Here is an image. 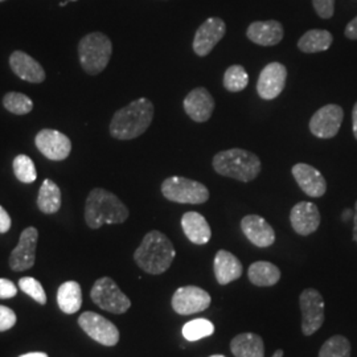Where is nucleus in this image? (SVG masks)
<instances>
[{
  "instance_id": "nucleus-17",
  "label": "nucleus",
  "mask_w": 357,
  "mask_h": 357,
  "mask_svg": "<svg viewBox=\"0 0 357 357\" xmlns=\"http://www.w3.org/2000/svg\"><path fill=\"white\" fill-rule=\"evenodd\" d=\"M291 227L299 236H310L317 231L320 225V212L314 203L301 202L295 204L290 212Z\"/></svg>"
},
{
  "instance_id": "nucleus-22",
  "label": "nucleus",
  "mask_w": 357,
  "mask_h": 357,
  "mask_svg": "<svg viewBox=\"0 0 357 357\" xmlns=\"http://www.w3.org/2000/svg\"><path fill=\"white\" fill-rule=\"evenodd\" d=\"M213 270H215L217 282L222 286H227L233 281H237L243 273L241 261L228 250L217 252L213 261Z\"/></svg>"
},
{
  "instance_id": "nucleus-11",
  "label": "nucleus",
  "mask_w": 357,
  "mask_h": 357,
  "mask_svg": "<svg viewBox=\"0 0 357 357\" xmlns=\"http://www.w3.org/2000/svg\"><path fill=\"white\" fill-rule=\"evenodd\" d=\"M344 112L339 105H326L311 116L310 131L321 139H330L337 135L343 123Z\"/></svg>"
},
{
  "instance_id": "nucleus-2",
  "label": "nucleus",
  "mask_w": 357,
  "mask_h": 357,
  "mask_svg": "<svg viewBox=\"0 0 357 357\" xmlns=\"http://www.w3.org/2000/svg\"><path fill=\"white\" fill-rule=\"evenodd\" d=\"M175 255V248L166 234L159 230H151L135 250L134 259L144 273L159 275L171 268Z\"/></svg>"
},
{
  "instance_id": "nucleus-15",
  "label": "nucleus",
  "mask_w": 357,
  "mask_h": 357,
  "mask_svg": "<svg viewBox=\"0 0 357 357\" xmlns=\"http://www.w3.org/2000/svg\"><path fill=\"white\" fill-rule=\"evenodd\" d=\"M38 238V229L33 227H29L22 231L19 243L10 255V268L13 271H24L35 265Z\"/></svg>"
},
{
  "instance_id": "nucleus-6",
  "label": "nucleus",
  "mask_w": 357,
  "mask_h": 357,
  "mask_svg": "<svg viewBox=\"0 0 357 357\" xmlns=\"http://www.w3.org/2000/svg\"><path fill=\"white\" fill-rule=\"evenodd\" d=\"M162 193L167 200L178 204H204L209 199V191L203 183L171 176L162 183Z\"/></svg>"
},
{
  "instance_id": "nucleus-30",
  "label": "nucleus",
  "mask_w": 357,
  "mask_h": 357,
  "mask_svg": "<svg viewBox=\"0 0 357 357\" xmlns=\"http://www.w3.org/2000/svg\"><path fill=\"white\" fill-rule=\"evenodd\" d=\"M351 351L349 340L342 335H335L321 345L318 357H351Z\"/></svg>"
},
{
  "instance_id": "nucleus-35",
  "label": "nucleus",
  "mask_w": 357,
  "mask_h": 357,
  "mask_svg": "<svg viewBox=\"0 0 357 357\" xmlns=\"http://www.w3.org/2000/svg\"><path fill=\"white\" fill-rule=\"evenodd\" d=\"M315 13L321 19H331L335 13V0H312Z\"/></svg>"
},
{
  "instance_id": "nucleus-19",
  "label": "nucleus",
  "mask_w": 357,
  "mask_h": 357,
  "mask_svg": "<svg viewBox=\"0 0 357 357\" xmlns=\"http://www.w3.org/2000/svg\"><path fill=\"white\" fill-rule=\"evenodd\" d=\"M245 237L257 248H268L275 241V231L264 217L248 215L241 220Z\"/></svg>"
},
{
  "instance_id": "nucleus-45",
  "label": "nucleus",
  "mask_w": 357,
  "mask_h": 357,
  "mask_svg": "<svg viewBox=\"0 0 357 357\" xmlns=\"http://www.w3.org/2000/svg\"><path fill=\"white\" fill-rule=\"evenodd\" d=\"M1 1H4V0H0V3H1Z\"/></svg>"
},
{
  "instance_id": "nucleus-21",
  "label": "nucleus",
  "mask_w": 357,
  "mask_h": 357,
  "mask_svg": "<svg viewBox=\"0 0 357 357\" xmlns=\"http://www.w3.org/2000/svg\"><path fill=\"white\" fill-rule=\"evenodd\" d=\"M283 35H284L283 26L277 20L255 22L246 31L248 38L261 47H274L280 44Z\"/></svg>"
},
{
  "instance_id": "nucleus-36",
  "label": "nucleus",
  "mask_w": 357,
  "mask_h": 357,
  "mask_svg": "<svg viewBox=\"0 0 357 357\" xmlns=\"http://www.w3.org/2000/svg\"><path fill=\"white\" fill-rule=\"evenodd\" d=\"M16 324V314L11 308L0 306V332L8 331Z\"/></svg>"
},
{
  "instance_id": "nucleus-28",
  "label": "nucleus",
  "mask_w": 357,
  "mask_h": 357,
  "mask_svg": "<svg viewBox=\"0 0 357 357\" xmlns=\"http://www.w3.org/2000/svg\"><path fill=\"white\" fill-rule=\"evenodd\" d=\"M333 36L326 29H310L299 38L298 48L303 53H318L330 50Z\"/></svg>"
},
{
  "instance_id": "nucleus-38",
  "label": "nucleus",
  "mask_w": 357,
  "mask_h": 357,
  "mask_svg": "<svg viewBox=\"0 0 357 357\" xmlns=\"http://www.w3.org/2000/svg\"><path fill=\"white\" fill-rule=\"evenodd\" d=\"M13 221L11 217L7 213V211L0 205V234L7 233L8 230L11 229Z\"/></svg>"
},
{
  "instance_id": "nucleus-20",
  "label": "nucleus",
  "mask_w": 357,
  "mask_h": 357,
  "mask_svg": "<svg viewBox=\"0 0 357 357\" xmlns=\"http://www.w3.org/2000/svg\"><path fill=\"white\" fill-rule=\"evenodd\" d=\"M10 66L20 79L31 84H41L45 79V70L26 52L15 51L10 56Z\"/></svg>"
},
{
  "instance_id": "nucleus-42",
  "label": "nucleus",
  "mask_w": 357,
  "mask_h": 357,
  "mask_svg": "<svg viewBox=\"0 0 357 357\" xmlns=\"http://www.w3.org/2000/svg\"><path fill=\"white\" fill-rule=\"evenodd\" d=\"M19 357H48V355L44 352H29V354Z\"/></svg>"
},
{
  "instance_id": "nucleus-4",
  "label": "nucleus",
  "mask_w": 357,
  "mask_h": 357,
  "mask_svg": "<svg viewBox=\"0 0 357 357\" xmlns=\"http://www.w3.org/2000/svg\"><path fill=\"white\" fill-rule=\"evenodd\" d=\"M218 175L243 183L255 180L261 172V160L255 153L243 149H231L216 153L212 160Z\"/></svg>"
},
{
  "instance_id": "nucleus-41",
  "label": "nucleus",
  "mask_w": 357,
  "mask_h": 357,
  "mask_svg": "<svg viewBox=\"0 0 357 357\" xmlns=\"http://www.w3.org/2000/svg\"><path fill=\"white\" fill-rule=\"evenodd\" d=\"M354 240L357 243V202L355 205V215H354Z\"/></svg>"
},
{
  "instance_id": "nucleus-18",
  "label": "nucleus",
  "mask_w": 357,
  "mask_h": 357,
  "mask_svg": "<svg viewBox=\"0 0 357 357\" xmlns=\"http://www.w3.org/2000/svg\"><path fill=\"white\" fill-rule=\"evenodd\" d=\"M291 172L295 181L307 196L321 197L327 191V181L315 167L307 163H296Z\"/></svg>"
},
{
  "instance_id": "nucleus-23",
  "label": "nucleus",
  "mask_w": 357,
  "mask_h": 357,
  "mask_svg": "<svg viewBox=\"0 0 357 357\" xmlns=\"http://www.w3.org/2000/svg\"><path fill=\"white\" fill-rule=\"evenodd\" d=\"M181 228L195 245H205L212 237V230L205 217L197 212H187L181 217Z\"/></svg>"
},
{
  "instance_id": "nucleus-32",
  "label": "nucleus",
  "mask_w": 357,
  "mask_h": 357,
  "mask_svg": "<svg viewBox=\"0 0 357 357\" xmlns=\"http://www.w3.org/2000/svg\"><path fill=\"white\" fill-rule=\"evenodd\" d=\"M222 82H224V88L228 91L238 93L248 86L249 76L241 65H231L227 69Z\"/></svg>"
},
{
  "instance_id": "nucleus-14",
  "label": "nucleus",
  "mask_w": 357,
  "mask_h": 357,
  "mask_svg": "<svg viewBox=\"0 0 357 357\" xmlns=\"http://www.w3.org/2000/svg\"><path fill=\"white\" fill-rule=\"evenodd\" d=\"M227 26L225 22L220 17H209L206 19L195 33L193 38V51L200 56L205 57L218 44V41L225 36Z\"/></svg>"
},
{
  "instance_id": "nucleus-24",
  "label": "nucleus",
  "mask_w": 357,
  "mask_h": 357,
  "mask_svg": "<svg viewBox=\"0 0 357 357\" xmlns=\"http://www.w3.org/2000/svg\"><path fill=\"white\" fill-rule=\"evenodd\" d=\"M230 351L234 357H265V343L259 335L245 332L233 337Z\"/></svg>"
},
{
  "instance_id": "nucleus-13",
  "label": "nucleus",
  "mask_w": 357,
  "mask_h": 357,
  "mask_svg": "<svg viewBox=\"0 0 357 357\" xmlns=\"http://www.w3.org/2000/svg\"><path fill=\"white\" fill-rule=\"evenodd\" d=\"M287 81V69L281 63H270L266 65L257 82L258 96L265 100L271 101L281 94Z\"/></svg>"
},
{
  "instance_id": "nucleus-3",
  "label": "nucleus",
  "mask_w": 357,
  "mask_h": 357,
  "mask_svg": "<svg viewBox=\"0 0 357 357\" xmlns=\"http://www.w3.org/2000/svg\"><path fill=\"white\" fill-rule=\"evenodd\" d=\"M128 215V208L121 199L103 188H94L86 199L85 221L90 229H100L105 224H122Z\"/></svg>"
},
{
  "instance_id": "nucleus-12",
  "label": "nucleus",
  "mask_w": 357,
  "mask_h": 357,
  "mask_svg": "<svg viewBox=\"0 0 357 357\" xmlns=\"http://www.w3.org/2000/svg\"><path fill=\"white\" fill-rule=\"evenodd\" d=\"M35 144L40 153L53 162L64 160L72 151L70 139L63 132L52 128H44L38 132Z\"/></svg>"
},
{
  "instance_id": "nucleus-37",
  "label": "nucleus",
  "mask_w": 357,
  "mask_h": 357,
  "mask_svg": "<svg viewBox=\"0 0 357 357\" xmlns=\"http://www.w3.org/2000/svg\"><path fill=\"white\" fill-rule=\"evenodd\" d=\"M17 294V287L10 280L0 278V299H10Z\"/></svg>"
},
{
  "instance_id": "nucleus-8",
  "label": "nucleus",
  "mask_w": 357,
  "mask_h": 357,
  "mask_svg": "<svg viewBox=\"0 0 357 357\" xmlns=\"http://www.w3.org/2000/svg\"><path fill=\"white\" fill-rule=\"evenodd\" d=\"M299 307L302 311V332L311 336L324 323V299L315 289H306L299 296Z\"/></svg>"
},
{
  "instance_id": "nucleus-43",
  "label": "nucleus",
  "mask_w": 357,
  "mask_h": 357,
  "mask_svg": "<svg viewBox=\"0 0 357 357\" xmlns=\"http://www.w3.org/2000/svg\"><path fill=\"white\" fill-rule=\"evenodd\" d=\"M283 355H284V352H283V349H278L274 355H273V357H283Z\"/></svg>"
},
{
  "instance_id": "nucleus-40",
  "label": "nucleus",
  "mask_w": 357,
  "mask_h": 357,
  "mask_svg": "<svg viewBox=\"0 0 357 357\" xmlns=\"http://www.w3.org/2000/svg\"><path fill=\"white\" fill-rule=\"evenodd\" d=\"M352 128H354V135L357 139V102L354 106V112H352Z\"/></svg>"
},
{
  "instance_id": "nucleus-9",
  "label": "nucleus",
  "mask_w": 357,
  "mask_h": 357,
  "mask_svg": "<svg viewBox=\"0 0 357 357\" xmlns=\"http://www.w3.org/2000/svg\"><path fill=\"white\" fill-rule=\"evenodd\" d=\"M211 295L197 286L178 287L171 301L174 311L183 317L203 312L211 306Z\"/></svg>"
},
{
  "instance_id": "nucleus-10",
  "label": "nucleus",
  "mask_w": 357,
  "mask_h": 357,
  "mask_svg": "<svg viewBox=\"0 0 357 357\" xmlns=\"http://www.w3.org/2000/svg\"><path fill=\"white\" fill-rule=\"evenodd\" d=\"M78 326L93 340L105 347H114L119 342V331L116 326L97 312H84L78 318Z\"/></svg>"
},
{
  "instance_id": "nucleus-33",
  "label": "nucleus",
  "mask_w": 357,
  "mask_h": 357,
  "mask_svg": "<svg viewBox=\"0 0 357 357\" xmlns=\"http://www.w3.org/2000/svg\"><path fill=\"white\" fill-rule=\"evenodd\" d=\"M13 174L16 178L24 184H31L38 178V171L33 160L26 155H17L13 159Z\"/></svg>"
},
{
  "instance_id": "nucleus-25",
  "label": "nucleus",
  "mask_w": 357,
  "mask_h": 357,
  "mask_svg": "<svg viewBox=\"0 0 357 357\" xmlns=\"http://www.w3.org/2000/svg\"><path fill=\"white\" fill-rule=\"evenodd\" d=\"M248 278L258 287H271L281 280V270L268 261H257L249 266Z\"/></svg>"
},
{
  "instance_id": "nucleus-27",
  "label": "nucleus",
  "mask_w": 357,
  "mask_h": 357,
  "mask_svg": "<svg viewBox=\"0 0 357 357\" xmlns=\"http://www.w3.org/2000/svg\"><path fill=\"white\" fill-rule=\"evenodd\" d=\"M38 206L45 215L57 213L61 208V191L51 178H45L38 190Z\"/></svg>"
},
{
  "instance_id": "nucleus-16",
  "label": "nucleus",
  "mask_w": 357,
  "mask_h": 357,
  "mask_svg": "<svg viewBox=\"0 0 357 357\" xmlns=\"http://www.w3.org/2000/svg\"><path fill=\"white\" fill-rule=\"evenodd\" d=\"M183 106L192 121L203 123L213 114L215 100L205 88H196L187 94Z\"/></svg>"
},
{
  "instance_id": "nucleus-29",
  "label": "nucleus",
  "mask_w": 357,
  "mask_h": 357,
  "mask_svg": "<svg viewBox=\"0 0 357 357\" xmlns=\"http://www.w3.org/2000/svg\"><path fill=\"white\" fill-rule=\"evenodd\" d=\"M3 106L11 114L26 115L32 112L33 102L28 96L23 93L10 91L3 97Z\"/></svg>"
},
{
  "instance_id": "nucleus-31",
  "label": "nucleus",
  "mask_w": 357,
  "mask_h": 357,
  "mask_svg": "<svg viewBox=\"0 0 357 357\" xmlns=\"http://www.w3.org/2000/svg\"><path fill=\"white\" fill-rule=\"evenodd\" d=\"M183 336L188 342H197L215 333V326L211 320L195 319L188 321L183 327Z\"/></svg>"
},
{
  "instance_id": "nucleus-39",
  "label": "nucleus",
  "mask_w": 357,
  "mask_h": 357,
  "mask_svg": "<svg viewBox=\"0 0 357 357\" xmlns=\"http://www.w3.org/2000/svg\"><path fill=\"white\" fill-rule=\"evenodd\" d=\"M344 35L345 38L357 40V16L345 26Z\"/></svg>"
},
{
  "instance_id": "nucleus-5",
  "label": "nucleus",
  "mask_w": 357,
  "mask_h": 357,
  "mask_svg": "<svg viewBox=\"0 0 357 357\" xmlns=\"http://www.w3.org/2000/svg\"><path fill=\"white\" fill-rule=\"evenodd\" d=\"M112 40L101 32H93L79 40V64L90 76H97L106 69L112 59Z\"/></svg>"
},
{
  "instance_id": "nucleus-1",
  "label": "nucleus",
  "mask_w": 357,
  "mask_h": 357,
  "mask_svg": "<svg viewBox=\"0 0 357 357\" xmlns=\"http://www.w3.org/2000/svg\"><path fill=\"white\" fill-rule=\"evenodd\" d=\"M153 105L147 98L135 100L119 109L110 122V135L119 141H130L141 137L151 126Z\"/></svg>"
},
{
  "instance_id": "nucleus-34",
  "label": "nucleus",
  "mask_w": 357,
  "mask_h": 357,
  "mask_svg": "<svg viewBox=\"0 0 357 357\" xmlns=\"http://www.w3.org/2000/svg\"><path fill=\"white\" fill-rule=\"evenodd\" d=\"M19 287L23 293L29 295L33 301H36L40 305L47 303V294L38 280H35L32 277H24L19 281Z\"/></svg>"
},
{
  "instance_id": "nucleus-46",
  "label": "nucleus",
  "mask_w": 357,
  "mask_h": 357,
  "mask_svg": "<svg viewBox=\"0 0 357 357\" xmlns=\"http://www.w3.org/2000/svg\"><path fill=\"white\" fill-rule=\"evenodd\" d=\"M72 1H76V0H72Z\"/></svg>"
},
{
  "instance_id": "nucleus-7",
  "label": "nucleus",
  "mask_w": 357,
  "mask_h": 357,
  "mask_svg": "<svg viewBox=\"0 0 357 357\" xmlns=\"http://www.w3.org/2000/svg\"><path fill=\"white\" fill-rule=\"evenodd\" d=\"M91 301L105 311L112 314H125L131 307V301L122 293L112 278L103 277L94 283L90 291Z\"/></svg>"
},
{
  "instance_id": "nucleus-26",
  "label": "nucleus",
  "mask_w": 357,
  "mask_h": 357,
  "mask_svg": "<svg viewBox=\"0 0 357 357\" xmlns=\"http://www.w3.org/2000/svg\"><path fill=\"white\" fill-rule=\"evenodd\" d=\"M57 305L60 310L70 315L76 314L82 306V290L79 283L76 281H68L59 287L57 291Z\"/></svg>"
},
{
  "instance_id": "nucleus-44",
  "label": "nucleus",
  "mask_w": 357,
  "mask_h": 357,
  "mask_svg": "<svg viewBox=\"0 0 357 357\" xmlns=\"http://www.w3.org/2000/svg\"><path fill=\"white\" fill-rule=\"evenodd\" d=\"M209 357H227V356H224V355H212V356H209Z\"/></svg>"
}]
</instances>
